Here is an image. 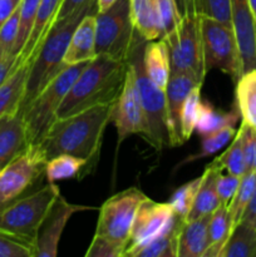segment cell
Here are the masks:
<instances>
[{"label": "cell", "instance_id": "cell-50", "mask_svg": "<svg viewBox=\"0 0 256 257\" xmlns=\"http://www.w3.org/2000/svg\"><path fill=\"white\" fill-rule=\"evenodd\" d=\"M248 3H250L251 10H252V14H253V17H255V20H256V0H248Z\"/></svg>", "mask_w": 256, "mask_h": 257}, {"label": "cell", "instance_id": "cell-33", "mask_svg": "<svg viewBox=\"0 0 256 257\" xmlns=\"http://www.w3.org/2000/svg\"><path fill=\"white\" fill-rule=\"evenodd\" d=\"M236 136V130L235 127H225L222 130L217 131L215 133H211V135L203 136L202 143H201V151L196 155L190 156V157L185 158L177 167L186 165V163L195 162V161L202 160V158L210 157V156L215 155L218 151L222 150L223 147L228 145L231 141L233 140V137Z\"/></svg>", "mask_w": 256, "mask_h": 257}, {"label": "cell", "instance_id": "cell-47", "mask_svg": "<svg viewBox=\"0 0 256 257\" xmlns=\"http://www.w3.org/2000/svg\"><path fill=\"white\" fill-rule=\"evenodd\" d=\"M22 0H0V27L19 8Z\"/></svg>", "mask_w": 256, "mask_h": 257}, {"label": "cell", "instance_id": "cell-16", "mask_svg": "<svg viewBox=\"0 0 256 257\" xmlns=\"http://www.w3.org/2000/svg\"><path fill=\"white\" fill-rule=\"evenodd\" d=\"M195 87H202L192 77L185 73L171 72L170 80L166 87L167 117L170 125L171 147H177L185 143L181 133V112L188 93Z\"/></svg>", "mask_w": 256, "mask_h": 257}, {"label": "cell", "instance_id": "cell-21", "mask_svg": "<svg viewBox=\"0 0 256 257\" xmlns=\"http://www.w3.org/2000/svg\"><path fill=\"white\" fill-rule=\"evenodd\" d=\"M62 2L63 0H40L37 18H35V23L33 25L29 39H28L24 49L18 57L19 62H27L30 64L40 43L43 42L49 28L57 19V14L59 12Z\"/></svg>", "mask_w": 256, "mask_h": 257}, {"label": "cell", "instance_id": "cell-28", "mask_svg": "<svg viewBox=\"0 0 256 257\" xmlns=\"http://www.w3.org/2000/svg\"><path fill=\"white\" fill-rule=\"evenodd\" d=\"M218 257H256V230L240 222L231 232Z\"/></svg>", "mask_w": 256, "mask_h": 257}, {"label": "cell", "instance_id": "cell-2", "mask_svg": "<svg viewBox=\"0 0 256 257\" xmlns=\"http://www.w3.org/2000/svg\"><path fill=\"white\" fill-rule=\"evenodd\" d=\"M128 62L97 55L87 63L63 99L57 118L100 104H115L122 92Z\"/></svg>", "mask_w": 256, "mask_h": 257}, {"label": "cell", "instance_id": "cell-6", "mask_svg": "<svg viewBox=\"0 0 256 257\" xmlns=\"http://www.w3.org/2000/svg\"><path fill=\"white\" fill-rule=\"evenodd\" d=\"M141 39L131 17V0H117L109 9L95 14L97 55L127 62Z\"/></svg>", "mask_w": 256, "mask_h": 257}, {"label": "cell", "instance_id": "cell-17", "mask_svg": "<svg viewBox=\"0 0 256 257\" xmlns=\"http://www.w3.org/2000/svg\"><path fill=\"white\" fill-rule=\"evenodd\" d=\"M27 127L22 109L13 110L0 118V168L29 148Z\"/></svg>", "mask_w": 256, "mask_h": 257}, {"label": "cell", "instance_id": "cell-35", "mask_svg": "<svg viewBox=\"0 0 256 257\" xmlns=\"http://www.w3.org/2000/svg\"><path fill=\"white\" fill-rule=\"evenodd\" d=\"M201 182H202V176L180 186L171 196L168 203L171 205L172 210L175 211L176 215L182 220H186L192 208L193 202H195L196 195L198 192Z\"/></svg>", "mask_w": 256, "mask_h": 257}, {"label": "cell", "instance_id": "cell-13", "mask_svg": "<svg viewBox=\"0 0 256 257\" xmlns=\"http://www.w3.org/2000/svg\"><path fill=\"white\" fill-rule=\"evenodd\" d=\"M95 207L70 203L59 195L45 216L35 237V257H55L58 253L60 237L74 213L94 210Z\"/></svg>", "mask_w": 256, "mask_h": 257}, {"label": "cell", "instance_id": "cell-5", "mask_svg": "<svg viewBox=\"0 0 256 257\" xmlns=\"http://www.w3.org/2000/svg\"><path fill=\"white\" fill-rule=\"evenodd\" d=\"M87 63L67 65L40 90L39 94L27 107L23 108L22 112L24 114L30 147H37L44 140L49 128L57 119L58 109L63 99Z\"/></svg>", "mask_w": 256, "mask_h": 257}, {"label": "cell", "instance_id": "cell-3", "mask_svg": "<svg viewBox=\"0 0 256 257\" xmlns=\"http://www.w3.org/2000/svg\"><path fill=\"white\" fill-rule=\"evenodd\" d=\"M92 12H98L97 3L78 10L64 19L55 20L53 23L30 62L20 109L27 107L39 94L40 90L67 67L64 63V55L73 32L80 20Z\"/></svg>", "mask_w": 256, "mask_h": 257}, {"label": "cell", "instance_id": "cell-23", "mask_svg": "<svg viewBox=\"0 0 256 257\" xmlns=\"http://www.w3.org/2000/svg\"><path fill=\"white\" fill-rule=\"evenodd\" d=\"M218 171L220 168L216 166L213 161L210 165L206 166L205 172L202 173V182L186 220H195L203 216H211L220 206H222L217 195V190H216V177H217Z\"/></svg>", "mask_w": 256, "mask_h": 257}, {"label": "cell", "instance_id": "cell-29", "mask_svg": "<svg viewBox=\"0 0 256 257\" xmlns=\"http://www.w3.org/2000/svg\"><path fill=\"white\" fill-rule=\"evenodd\" d=\"M231 220L227 206H220L211 215L208 222V247L203 257H218L231 235Z\"/></svg>", "mask_w": 256, "mask_h": 257}, {"label": "cell", "instance_id": "cell-46", "mask_svg": "<svg viewBox=\"0 0 256 257\" xmlns=\"http://www.w3.org/2000/svg\"><path fill=\"white\" fill-rule=\"evenodd\" d=\"M240 222L246 223V225H248L250 227L255 228L256 230V186L255 190H253L252 197H251L250 202H248L245 213H243Z\"/></svg>", "mask_w": 256, "mask_h": 257}, {"label": "cell", "instance_id": "cell-41", "mask_svg": "<svg viewBox=\"0 0 256 257\" xmlns=\"http://www.w3.org/2000/svg\"><path fill=\"white\" fill-rule=\"evenodd\" d=\"M242 141L243 156L247 171H256V130L246 123H241L238 128Z\"/></svg>", "mask_w": 256, "mask_h": 257}, {"label": "cell", "instance_id": "cell-24", "mask_svg": "<svg viewBox=\"0 0 256 257\" xmlns=\"http://www.w3.org/2000/svg\"><path fill=\"white\" fill-rule=\"evenodd\" d=\"M8 79L0 85V118L7 113L20 108L24 97L29 63L19 62Z\"/></svg>", "mask_w": 256, "mask_h": 257}, {"label": "cell", "instance_id": "cell-42", "mask_svg": "<svg viewBox=\"0 0 256 257\" xmlns=\"http://www.w3.org/2000/svg\"><path fill=\"white\" fill-rule=\"evenodd\" d=\"M240 181L241 177L233 176L231 173L223 175L222 170L218 171L217 177H216V190H217V195L220 197L221 205L227 206L230 203V201L232 200L236 191H237Z\"/></svg>", "mask_w": 256, "mask_h": 257}, {"label": "cell", "instance_id": "cell-31", "mask_svg": "<svg viewBox=\"0 0 256 257\" xmlns=\"http://www.w3.org/2000/svg\"><path fill=\"white\" fill-rule=\"evenodd\" d=\"M256 186V171H247L245 175L241 177L240 185H238L237 191L230 203L227 205L228 216L231 220V228H235L240 223L243 213H245L246 207L252 197L253 190ZM232 232V231H231Z\"/></svg>", "mask_w": 256, "mask_h": 257}, {"label": "cell", "instance_id": "cell-14", "mask_svg": "<svg viewBox=\"0 0 256 257\" xmlns=\"http://www.w3.org/2000/svg\"><path fill=\"white\" fill-rule=\"evenodd\" d=\"M112 120L117 130V148L122 145L123 141L132 135H142L145 133V118H143L142 105H141L140 95H138L137 85H136L135 74L128 64L127 75L122 92L118 97L113 110Z\"/></svg>", "mask_w": 256, "mask_h": 257}, {"label": "cell", "instance_id": "cell-1", "mask_svg": "<svg viewBox=\"0 0 256 257\" xmlns=\"http://www.w3.org/2000/svg\"><path fill=\"white\" fill-rule=\"evenodd\" d=\"M114 107L115 104H100L57 118L44 140L37 146L45 162L58 155H72L88 162L95 158Z\"/></svg>", "mask_w": 256, "mask_h": 257}, {"label": "cell", "instance_id": "cell-8", "mask_svg": "<svg viewBox=\"0 0 256 257\" xmlns=\"http://www.w3.org/2000/svg\"><path fill=\"white\" fill-rule=\"evenodd\" d=\"M171 58V72L185 73L200 85L203 84L207 70L203 59L200 15L181 18L177 28L163 37Z\"/></svg>", "mask_w": 256, "mask_h": 257}, {"label": "cell", "instance_id": "cell-39", "mask_svg": "<svg viewBox=\"0 0 256 257\" xmlns=\"http://www.w3.org/2000/svg\"><path fill=\"white\" fill-rule=\"evenodd\" d=\"M19 32V8L0 27V50L8 55H14V47ZM17 58V57H15Z\"/></svg>", "mask_w": 256, "mask_h": 257}, {"label": "cell", "instance_id": "cell-32", "mask_svg": "<svg viewBox=\"0 0 256 257\" xmlns=\"http://www.w3.org/2000/svg\"><path fill=\"white\" fill-rule=\"evenodd\" d=\"M213 162L216 163V166L220 170L226 171L227 173L237 176V177H242L247 172L245 156H243L242 150V141H241V135L238 131L236 132L233 140L230 142L227 150L221 156L216 157Z\"/></svg>", "mask_w": 256, "mask_h": 257}, {"label": "cell", "instance_id": "cell-9", "mask_svg": "<svg viewBox=\"0 0 256 257\" xmlns=\"http://www.w3.org/2000/svg\"><path fill=\"white\" fill-rule=\"evenodd\" d=\"M200 29L206 70L218 69L237 82L241 77V59L232 27L200 15Z\"/></svg>", "mask_w": 256, "mask_h": 257}, {"label": "cell", "instance_id": "cell-40", "mask_svg": "<svg viewBox=\"0 0 256 257\" xmlns=\"http://www.w3.org/2000/svg\"><path fill=\"white\" fill-rule=\"evenodd\" d=\"M124 245L114 242L109 238L94 235L92 243L85 252V257H119L124 256Z\"/></svg>", "mask_w": 256, "mask_h": 257}, {"label": "cell", "instance_id": "cell-51", "mask_svg": "<svg viewBox=\"0 0 256 257\" xmlns=\"http://www.w3.org/2000/svg\"><path fill=\"white\" fill-rule=\"evenodd\" d=\"M0 173H2V168H0Z\"/></svg>", "mask_w": 256, "mask_h": 257}, {"label": "cell", "instance_id": "cell-45", "mask_svg": "<svg viewBox=\"0 0 256 257\" xmlns=\"http://www.w3.org/2000/svg\"><path fill=\"white\" fill-rule=\"evenodd\" d=\"M18 58L13 57V55L5 54L4 52L0 50V85L8 79L13 70L17 67Z\"/></svg>", "mask_w": 256, "mask_h": 257}, {"label": "cell", "instance_id": "cell-19", "mask_svg": "<svg viewBox=\"0 0 256 257\" xmlns=\"http://www.w3.org/2000/svg\"><path fill=\"white\" fill-rule=\"evenodd\" d=\"M211 216L183 220L178 235L177 257H203L208 247V222Z\"/></svg>", "mask_w": 256, "mask_h": 257}, {"label": "cell", "instance_id": "cell-25", "mask_svg": "<svg viewBox=\"0 0 256 257\" xmlns=\"http://www.w3.org/2000/svg\"><path fill=\"white\" fill-rule=\"evenodd\" d=\"M240 117L237 107L230 112H223V110L216 109L211 103L201 102L195 131L203 137L225 127H235Z\"/></svg>", "mask_w": 256, "mask_h": 257}, {"label": "cell", "instance_id": "cell-12", "mask_svg": "<svg viewBox=\"0 0 256 257\" xmlns=\"http://www.w3.org/2000/svg\"><path fill=\"white\" fill-rule=\"evenodd\" d=\"M176 217L168 202H156L146 198L136 215L124 256H131L136 250L165 233L173 225Z\"/></svg>", "mask_w": 256, "mask_h": 257}, {"label": "cell", "instance_id": "cell-37", "mask_svg": "<svg viewBox=\"0 0 256 257\" xmlns=\"http://www.w3.org/2000/svg\"><path fill=\"white\" fill-rule=\"evenodd\" d=\"M201 102V87H195L186 97L181 112V133L185 142L190 140L191 135L195 131Z\"/></svg>", "mask_w": 256, "mask_h": 257}, {"label": "cell", "instance_id": "cell-15", "mask_svg": "<svg viewBox=\"0 0 256 257\" xmlns=\"http://www.w3.org/2000/svg\"><path fill=\"white\" fill-rule=\"evenodd\" d=\"M231 25L241 59V75L256 69V20L248 0H230Z\"/></svg>", "mask_w": 256, "mask_h": 257}, {"label": "cell", "instance_id": "cell-38", "mask_svg": "<svg viewBox=\"0 0 256 257\" xmlns=\"http://www.w3.org/2000/svg\"><path fill=\"white\" fill-rule=\"evenodd\" d=\"M195 4L198 15L213 18L231 25L230 0H195Z\"/></svg>", "mask_w": 256, "mask_h": 257}, {"label": "cell", "instance_id": "cell-11", "mask_svg": "<svg viewBox=\"0 0 256 257\" xmlns=\"http://www.w3.org/2000/svg\"><path fill=\"white\" fill-rule=\"evenodd\" d=\"M45 160L37 147H29L0 173V207L20 197L44 172Z\"/></svg>", "mask_w": 256, "mask_h": 257}, {"label": "cell", "instance_id": "cell-4", "mask_svg": "<svg viewBox=\"0 0 256 257\" xmlns=\"http://www.w3.org/2000/svg\"><path fill=\"white\" fill-rule=\"evenodd\" d=\"M147 40L141 39L128 57V64L135 74L136 85L140 95L145 118L143 137L155 150L171 147L170 125L167 117L166 92L158 88L146 74L143 68V48Z\"/></svg>", "mask_w": 256, "mask_h": 257}, {"label": "cell", "instance_id": "cell-48", "mask_svg": "<svg viewBox=\"0 0 256 257\" xmlns=\"http://www.w3.org/2000/svg\"><path fill=\"white\" fill-rule=\"evenodd\" d=\"M175 4L181 18L197 14L195 0H175Z\"/></svg>", "mask_w": 256, "mask_h": 257}, {"label": "cell", "instance_id": "cell-20", "mask_svg": "<svg viewBox=\"0 0 256 257\" xmlns=\"http://www.w3.org/2000/svg\"><path fill=\"white\" fill-rule=\"evenodd\" d=\"M143 68L158 88L165 90L171 77V58L165 39L146 42L143 48Z\"/></svg>", "mask_w": 256, "mask_h": 257}, {"label": "cell", "instance_id": "cell-43", "mask_svg": "<svg viewBox=\"0 0 256 257\" xmlns=\"http://www.w3.org/2000/svg\"><path fill=\"white\" fill-rule=\"evenodd\" d=\"M157 4L163 29V37H166L177 28L181 17L176 8L175 0H157Z\"/></svg>", "mask_w": 256, "mask_h": 257}, {"label": "cell", "instance_id": "cell-49", "mask_svg": "<svg viewBox=\"0 0 256 257\" xmlns=\"http://www.w3.org/2000/svg\"><path fill=\"white\" fill-rule=\"evenodd\" d=\"M117 0H97V7H98V13L105 12L107 9H109Z\"/></svg>", "mask_w": 256, "mask_h": 257}, {"label": "cell", "instance_id": "cell-36", "mask_svg": "<svg viewBox=\"0 0 256 257\" xmlns=\"http://www.w3.org/2000/svg\"><path fill=\"white\" fill-rule=\"evenodd\" d=\"M0 257H35V243L0 228Z\"/></svg>", "mask_w": 256, "mask_h": 257}, {"label": "cell", "instance_id": "cell-7", "mask_svg": "<svg viewBox=\"0 0 256 257\" xmlns=\"http://www.w3.org/2000/svg\"><path fill=\"white\" fill-rule=\"evenodd\" d=\"M60 195L55 183L13 200L0 207V228L34 242L40 226L50 207Z\"/></svg>", "mask_w": 256, "mask_h": 257}, {"label": "cell", "instance_id": "cell-44", "mask_svg": "<svg viewBox=\"0 0 256 257\" xmlns=\"http://www.w3.org/2000/svg\"><path fill=\"white\" fill-rule=\"evenodd\" d=\"M95 3H97V0H63L55 20L64 19V18L77 13L78 10L83 9L88 5L95 4Z\"/></svg>", "mask_w": 256, "mask_h": 257}, {"label": "cell", "instance_id": "cell-26", "mask_svg": "<svg viewBox=\"0 0 256 257\" xmlns=\"http://www.w3.org/2000/svg\"><path fill=\"white\" fill-rule=\"evenodd\" d=\"M236 107L242 122L256 130V69L246 72L236 82Z\"/></svg>", "mask_w": 256, "mask_h": 257}, {"label": "cell", "instance_id": "cell-34", "mask_svg": "<svg viewBox=\"0 0 256 257\" xmlns=\"http://www.w3.org/2000/svg\"><path fill=\"white\" fill-rule=\"evenodd\" d=\"M40 0H22L19 5V32L14 47V55L19 57L27 44L37 18Z\"/></svg>", "mask_w": 256, "mask_h": 257}, {"label": "cell", "instance_id": "cell-27", "mask_svg": "<svg viewBox=\"0 0 256 257\" xmlns=\"http://www.w3.org/2000/svg\"><path fill=\"white\" fill-rule=\"evenodd\" d=\"M182 221V218L177 216L171 228L136 250L131 257H177L178 235Z\"/></svg>", "mask_w": 256, "mask_h": 257}, {"label": "cell", "instance_id": "cell-30", "mask_svg": "<svg viewBox=\"0 0 256 257\" xmlns=\"http://www.w3.org/2000/svg\"><path fill=\"white\" fill-rule=\"evenodd\" d=\"M87 165L88 161L84 158L75 157L72 155H58L45 162L44 173L48 182L55 183L58 181L77 177Z\"/></svg>", "mask_w": 256, "mask_h": 257}, {"label": "cell", "instance_id": "cell-10", "mask_svg": "<svg viewBox=\"0 0 256 257\" xmlns=\"http://www.w3.org/2000/svg\"><path fill=\"white\" fill-rule=\"evenodd\" d=\"M146 198L147 196L137 187H130L108 198L99 208L95 235L109 238L127 248L136 215Z\"/></svg>", "mask_w": 256, "mask_h": 257}, {"label": "cell", "instance_id": "cell-18", "mask_svg": "<svg viewBox=\"0 0 256 257\" xmlns=\"http://www.w3.org/2000/svg\"><path fill=\"white\" fill-rule=\"evenodd\" d=\"M92 12L85 15L73 32L64 55L67 65L89 62L97 57L95 53V14Z\"/></svg>", "mask_w": 256, "mask_h": 257}, {"label": "cell", "instance_id": "cell-22", "mask_svg": "<svg viewBox=\"0 0 256 257\" xmlns=\"http://www.w3.org/2000/svg\"><path fill=\"white\" fill-rule=\"evenodd\" d=\"M131 17L138 34L145 40L163 38L157 0H131Z\"/></svg>", "mask_w": 256, "mask_h": 257}]
</instances>
